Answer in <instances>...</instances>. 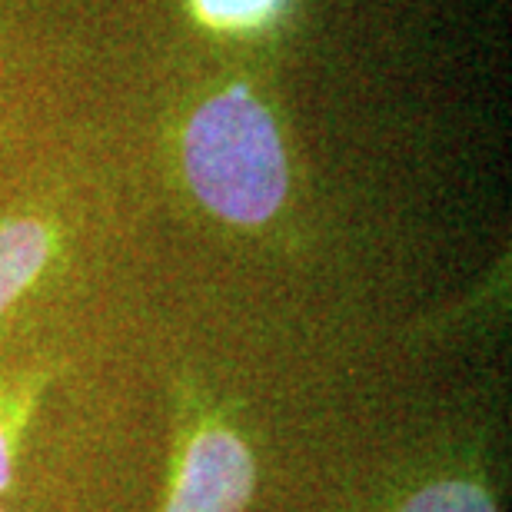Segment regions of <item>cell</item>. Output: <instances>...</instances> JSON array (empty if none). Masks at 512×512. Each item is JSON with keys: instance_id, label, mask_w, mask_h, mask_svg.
I'll return each instance as SVG.
<instances>
[{"instance_id": "6da1fadb", "label": "cell", "mask_w": 512, "mask_h": 512, "mask_svg": "<svg viewBox=\"0 0 512 512\" xmlns=\"http://www.w3.org/2000/svg\"><path fill=\"white\" fill-rule=\"evenodd\" d=\"M183 170L203 207L256 227L286 197V157L273 117L243 87L210 97L183 133Z\"/></svg>"}, {"instance_id": "7a4b0ae2", "label": "cell", "mask_w": 512, "mask_h": 512, "mask_svg": "<svg viewBox=\"0 0 512 512\" xmlns=\"http://www.w3.org/2000/svg\"><path fill=\"white\" fill-rule=\"evenodd\" d=\"M253 483L250 449L227 429H203L187 449L167 512H243Z\"/></svg>"}, {"instance_id": "3957f363", "label": "cell", "mask_w": 512, "mask_h": 512, "mask_svg": "<svg viewBox=\"0 0 512 512\" xmlns=\"http://www.w3.org/2000/svg\"><path fill=\"white\" fill-rule=\"evenodd\" d=\"M50 230L37 220H14L0 227V313L37 280L50 256Z\"/></svg>"}, {"instance_id": "277c9868", "label": "cell", "mask_w": 512, "mask_h": 512, "mask_svg": "<svg viewBox=\"0 0 512 512\" xmlns=\"http://www.w3.org/2000/svg\"><path fill=\"white\" fill-rule=\"evenodd\" d=\"M399 512H496V506L486 489L466 483V479H453V483H433L419 489Z\"/></svg>"}, {"instance_id": "5b68a950", "label": "cell", "mask_w": 512, "mask_h": 512, "mask_svg": "<svg viewBox=\"0 0 512 512\" xmlns=\"http://www.w3.org/2000/svg\"><path fill=\"white\" fill-rule=\"evenodd\" d=\"M197 14L207 20L210 27L220 30H247L260 27L266 20L280 14L283 0H193Z\"/></svg>"}, {"instance_id": "8992f818", "label": "cell", "mask_w": 512, "mask_h": 512, "mask_svg": "<svg viewBox=\"0 0 512 512\" xmlns=\"http://www.w3.org/2000/svg\"><path fill=\"white\" fill-rule=\"evenodd\" d=\"M7 479H10V453H7L4 436H0V489L7 486Z\"/></svg>"}]
</instances>
